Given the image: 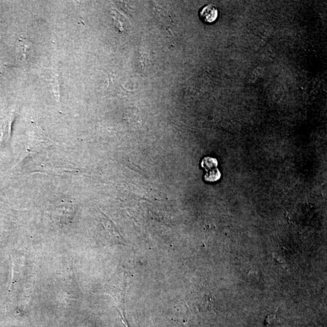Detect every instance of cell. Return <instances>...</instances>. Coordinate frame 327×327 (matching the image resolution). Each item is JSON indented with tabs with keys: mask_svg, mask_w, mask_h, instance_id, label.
Instances as JSON below:
<instances>
[{
	"mask_svg": "<svg viewBox=\"0 0 327 327\" xmlns=\"http://www.w3.org/2000/svg\"><path fill=\"white\" fill-rule=\"evenodd\" d=\"M218 10L215 5L209 4L202 8L199 13L201 20L206 24H212L217 20Z\"/></svg>",
	"mask_w": 327,
	"mask_h": 327,
	"instance_id": "obj_1",
	"label": "cell"
},
{
	"mask_svg": "<svg viewBox=\"0 0 327 327\" xmlns=\"http://www.w3.org/2000/svg\"><path fill=\"white\" fill-rule=\"evenodd\" d=\"M218 164L217 160L210 157L204 158L201 163L202 167L206 169L207 171L217 168Z\"/></svg>",
	"mask_w": 327,
	"mask_h": 327,
	"instance_id": "obj_2",
	"label": "cell"
},
{
	"mask_svg": "<svg viewBox=\"0 0 327 327\" xmlns=\"http://www.w3.org/2000/svg\"><path fill=\"white\" fill-rule=\"evenodd\" d=\"M207 172L204 176V179L207 182L217 181L221 178V174L217 168L212 169V170L208 171Z\"/></svg>",
	"mask_w": 327,
	"mask_h": 327,
	"instance_id": "obj_3",
	"label": "cell"
},
{
	"mask_svg": "<svg viewBox=\"0 0 327 327\" xmlns=\"http://www.w3.org/2000/svg\"><path fill=\"white\" fill-rule=\"evenodd\" d=\"M43 170H44V172H48V173H62V172H65V171H70L71 170H66V168H55L53 167H42Z\"/></svg>",
	"mask_w": 327,
	"mask_h": 327,
	"instance_id": "obj_4",
	"label": "cell"
}]
</instances>
